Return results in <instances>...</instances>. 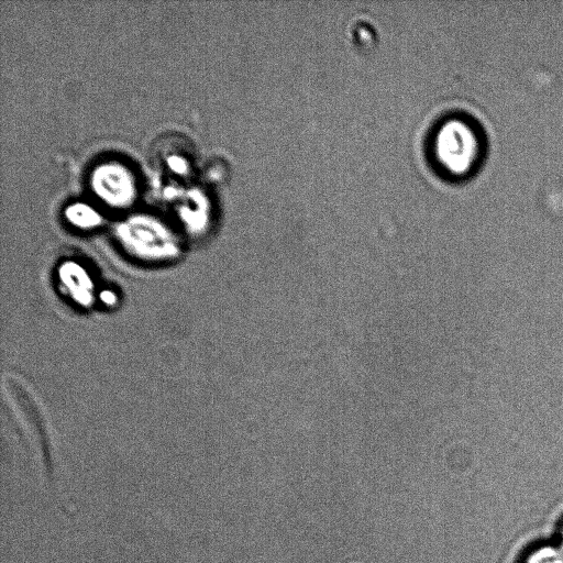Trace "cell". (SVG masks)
<instances>
[{"mask_svg":"<svg viewBox=\"0 0 563 563\" xmlns=\"http://www.w3.org/2000/svg\"><path fill=\"white\" fill-rule=\"evenodd\" d=\"M433 154L438 164L449 174H465L479 154L477 134L466 121L450 119L434 134Z\"/></svg>","mask_w":563,"mask_h":563,"instance_id":"obj_1","label":"cell"},{"mask_svg":"<svg viewBox=\"0 0 563 563\" xmlns=\"http://www.w3.org/2000/svg\"><path fill=\"white\" fill-rule=\"evenodd\" d=\"M96 192L111 205L128 203L134 194L133 177L118 164L100 166L92 179Z\"/></svg>","mask_w":563,"mask_h":563,"instance_id":"obj_2","label":"cell"},{"mask_svg":"<svg viewBox=\"0 0 563 563\" xmlns=\"http://www.w3.org/2000/svg\"><path fill=\"white\" fill-rule=\"evenodd\" d=\"M519 563H563V547L558 542H540L530 547Z\"/></svg>","mask_w":563,"mask_h":563,"instance_id":"obj_3","label":"cell"},{"mask_svg":"<svg viewBox=\"0 0 563 563\" xmlns=\"http://www.w3.org/2000/svg\"><path fill=\"white\" fill-rule=\"evenodd\" d=\"M67 217L69 220L81 228H90L99 223L98 213L89 206L78 203L67 209Z\"/></svg>","mask_w":563,"mask_h":563,"instance_id":"obj_4","label":"cell"},{"mask_svg":"<svg viewBox=\"0 0 563 563\" xmlns=\"http://www.w3.org/2000/svg\"><path fill=\"white\" fill-rule=\"evenodd\" d=\"M101 298H102L106 302H110V301L114 298V296H113L111 292L107 291V292H104V294H102V295H101Z\"/></svg>","mask_w":563,"mask_h":563,"instance_id":"obj_5","label":"cell"},{"mask_svg":"<svg viewBox=\"0 0 563 563\" xmlns=\"http://www.w3.org/2000/svg\"><path fill=\"white\" fill-rule=\"evenodd\" d=\"M562 547H563V521L560 526V529H559V536H558V540H556Z\"/></svg>","mask_w":563,"mask_h":563,"instance_id":"obj_6","label":"cell"}]
</instances>
